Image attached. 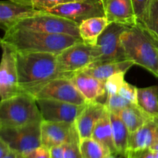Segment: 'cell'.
I'll return each instance as SVG.
<instances>
[{
    "mask_svg": "<svg viewBox=\"0 0 158 158\" xmlns=\"http://www.w3.org/2000/svg\"><path fill=\"white\" fill-rule=\"evenodd\" d=\"M16 62L20 89L33 97L50 81L65 77L59 72L56 54L16 52Z\"/></svg>",
    "mask_w": 158,
    "mask_h": 158,
    "instance_id": "obj_1",
    "label": "cell"
},
{
    "mask_svg": "<svg viewBox=\"0 0 158 158\" xmlns=\"http://www.w3.org/2000/svg\"><path fill=\"white\" fill-rule=\"evenodd\" d=\"M1 42L17 52H48L57 55L69 46L83 42L80 37L64 34H49L23 29L6 31Z\"/></svg>",
    "mask_w": 158,
    "mask_h": 158,
    "instance_id": "obj_2",
    "label": "cell"
},
{
    "mask_svg": "<svg viewBox=\"0 0 158 158\" xmlns=\"http://www.w3.org/2000/svg\"><path fill=\"white\" fill-rule=\"evenodd\" d=\"M127 57L158 77V38L144 27H129L121 35Z\"/></svg>",
    "mask_w": 158,
    "mask_h": 158,
    "instance_id": "obj_3",
    "label": "cell"
},
{
    "mask_svg": "<svg viewBox=\"0 0 158 158\" xmlns=\"http://www.w3.org/2000/svg\"><path fill=\"white\" fill-rule=\"evenodd\" d=\"M43 120L35 97L26 93L1 100L0 127H17Z\"/></svg>",
    "mask_w": 158,
    "mask_h": 158,
    "instance_id": "obj_4",
    "label": "cell"
},
{
    "mask_svg": "<svg viewBox=\"0 0 158 158\" xmlns=\"http://www.w3.org/2000/svg\"><path fill=\"white\" fill-rule=\"evenodd\" d=\"M128 28L118 23H109L94 46V62L89 66L128 60L121 42L122 34Z\"/></svg>",
    "mask_w": 158,
    "mask_h": 158,
    "instance_id": "obj_5",
    "label": "cell"
},
{
    "mask_svg": "<svg viewBox=\"0 0 158 158\" xmlns=\"http://www.w3.org/2000/svg\"><path fill=\"white\" fill-rule=\"evenodd\" d=\"M41 123L37 122L17 127H0V139L12 151L26 157L42 145Z\"/></svg>",
    "mask_w": 158,
    "mask_h": 158,
    "instance_id": "obj_6",
    "label": "cell"
},
{
    "mask_svg": "<svg viewBox=\"0 0 158 158\" xmlns=\"http://www.w3.org/2000/svg\"><path fill=\"white\" fill-rule=\"evenodd\" d=\"M12 29H23L45 33L64 34L80 37L78 24L46 12L23 20Z\"/></svg>",
    "mask_w": 158,
    "mask_h": 158,
    "instance_id": "obj_7",
    "label": "cell"
},
{
    "mask_svg": "<svg viewBox=\"0 0 158 158\" xmlns=\"http://www.w3.org/2000/svg\"><path fill=\"white\" fill-rule=\"evenodd\" d=\"M56 61L59 72L65 77L70 78L94 62V46L83 42L76 43L57 54Z\"/></svg>",
    "mask_w": 158,
    "mask_h": 158,
    "instance_id": "obj_8",
    "label": "cell"
},
{
    "mask_svg": "<svg viewBox=\"0 0 158 158\" xmlns=\"http://www.w3.org/2000/svg\"><path fill=\"white\" fill-rule=\"evenodd\" d=\"M2 48L0 64V97L6 100L23 93L19 85L16 51L11 46L1 42Z\"/></svg>",
    "mask_w": 158,
    "mask_h": 158,
    "instance_id": "obj_9",
    "label": "cell"
},
{
    "mask_svg": "<svg viewBox=\"0 0 158 158\" xmlns=\"http://www.w3.org/2000/svg\"><path fill=\"white\" fill-rule=\"evenodd\" d=\"M46 12L59 15L80 25L94 17L105 16L102 0H83L56 6Z\"/></svg>",
    "mask_w": 158,
    "mask_h": 158,
    "instance_id": "obj_10",
    "label": "cell"
},
{
    "mask_svg": "<svg viewBox=\"0 0 158 158\" xmlns=\"http://www.w3.org/2000/svg\"><path fill=\"white\" fill-rule=\"evenodd\" d=\"M43 120L74 123L86 105H76L52 99H36Z\"/></svg>",
    "mask_w": 158,
    "mask_h": 158,
    "instance_id": "obj_11",
    "label": "cell"
},
{
    "mask_svg": "<svg viewBox=\"0 0 158 158\" xmlns=\"http://www.w3.org/2000/svg\"><path fill=\"white\" fill-rule=\"evenodd\" d=\"M35 97L52 99L76 105H86L88 103L72 80L67 77H60L50 81Z\"/></svg>",
    "mask_w": 158,
    "mask_h": 158,
    "instance_id": "obj_12",
    "label": "cell"
},
{
    "mask_svg": "<svg viewBox=\"0 0 158 158\" xmlns=\"http://www.w3.org/2000/svg\"><path fill=\"white\" fill-rule=\"evenodd\" d=\"M80 140L75 123L42 121L41 143L48 149Z\"/></svg>",
    "mask_w": 158,
    "mask_h": 158,
    "instance_id": "obj_13",
    "label": "cell"
},
{
    "mask_svg": "<svg viewBox=\"0 0 158 158\" xmlns=\"http://www.w3.org/2000/svg\"><path fill=\"white\" fill-rule=\"evenodd\" d=\"M45 11L39 10L32 6H25L12 1H2L0 3V25L5 32L28 18L40 15Z\"/></svg>",
    "mask_w": 158,
    "mask_h": 158,
    "instance_id": "obj_14",
    "label": "cell"
},
{
    "mask_svg": "<svg viewBox=\"0 0 158 158\" xmlns=\"http://www.w3.org/2000/svg\"><path fill=\"white\" fill-rule=\"evenodd\" d=\"M106 111V105L101 102H88L86 103L74 123L80 140L92 137L96 125Z\"/></svg>",
    "mask_w": 158,
    "mask_h": 158,
    "instance_id": "obj_15",
    "label": "cell"
},
{
    "mask_svg": "<svg viewBox=\"0 0 158 158\" xmlns=\"http://www.w3.org/2000/svg\"><path fill=\"white\" fill-rule=\"evenodd\" d=\"M102 2L109 23H115L129 27L137 25L132 0H102Z\"/></svg>",
    "mask_w": 158,
    "mask_h": 158,
    "instance_id": "obj_16",
    "label": "cell"
},
{
    "mask_svg": "<svg viewBox=\"0 0 158 158\" xmlns=\"http://www.w3.org/2000/svg\"><path fill=\"white\" fill-rule=\"evenodd\" d=\"M69 79L87 102L99 101L106 94L105 82L83 71L76 73Z\"/></svg>",
    "mask_w": 158,
    "mask_h": 158,
    "instance_id": "obj_17",
    "label": "cell"
},
{
    "mask_svg": "<svg viewBox=\"0 0 158 158\" xmlns=\"http://www.w3.org/2000/svg\"><path fill=\"white\" fill-rule=\"evenodd\" d=\"M158 142V116L154 117L143 127L131 133L128 151L150 148Z\"/></svg>",
    "mask_w": 158,
    "mask_h": 158,
    "instance_id": "obj_18",
    "label": "cell"
},
{
    "mask_svg": "<svg viewBox=\"0 0 158 158\" xmlns=\"http://www.w3.org/2000/svg\"><path fill=\"white\" fill-rule=\"evenodd\" d=\"M109 24L106 16L94 17L83 21L79 25L80 36L83 43L91 46L97 45L100 35Z\"/></svg>",
    "mask_w": 158,
    "mask_h": 158,
    "instance_id": "obj_19",
    "label": "cell"
},
{
    "mask_svg": "<svg viewBox=\"0 0 158 158\" xmlns=\"http://www.w3.org/2000/svg\"><path fill=\"white\" fill-rule=\"evenodd\" d=\"M134 65V63L130 60L120 62H110V63H102V64L89 66L85 69L83 72L90 75L98 80L105 82L111 76L119 73L127 72L128 69H131Z\"/></svg>",
    "mask_w": 158,
    "mask_h": 158,
    "instance_id": "obj_20",
    "label": "cell"
},
{
    "mask_svg": "<svg viewBox=\"0 0 158 158\" xmlns=\"http://www.w3.org/2000/svg\"><path fill=\"white\" fill-rule=\"evenodd\" d=\"M92 137L107 149L111 155H118L114 143L110 116L108 110L96 125Z\"/></svg>",
    "mask_w": 158,
    "mask_h": 158,
    "instance_id": "obj_21",
    "label": "cell"
},
{
    "mask_svg": "<svg viewBox=\"0 0 158 158\" xmlns=\"http://www.w3.org/2000/svg\"><path fill=\"white\" fill-rule=\"evenodd\" d=\"M114 143L118 155L126 157L128 152L129 138L131 133L120 115L114 113H110Z\"/></svg>",
    "mask_w": 158,
    "mask_h": 158,
    "instance_id": "obj_22",
    "label": "cell"
},
{
    "mask_svg": "<svg viewBox=\"0 0 158 158\" xmlns=\"http://www.w3.org/2000/svg\"><path fill=\"white\" fill-rule=\"evenodd\" d=\"M126 126L127 127L130 133H134L146 123H148L152 117L145 113L137 104H133L125 108L119 114Z\"/></svg>",
    "mask_w": 158,
    "mask_h": 158,
    "instance_id": "obj_23",
    "label": "cell"
},
{
    "mask_svg": "<svg viewBox=\"0 0 158 158\" xmlns=\"http://www.w3.org/2000/svg\"><path fill=\"white\" fill-rule=\"evenodd\" d=\"M137 104L151 117L158 116V86L137 88Z\"/></svg>",
    "mask_w": 158,
    "mask_h": 158,
    "instance_id": "obj_24",
    "label": "cell"
},
{
    "mask_svg": "<svg viewBox=\"0 0 158 158\" xmlns=\"http://www.w3.org/2000/svg\"><path fill=\"white\" fill-rule=\"evenodd\" d=\"M80 149L83 158H106L111 155L107 149L93 137L80 140Z\"/></svg>",
    "mask_w": 158,
    "mask_h": 158,
    "instance_id": "obj_25",
    "label": "cell"
},
{
    "mask_svg": "<svg viewBox=\"0 0 158 158\" xmlns=\"http://www.w3.org/2000/svg\"><path fill=\"white\" fill-rule=\"evenodd\" d=\"M142 27L158 38V0H151Z\"/></svg>",
    "mask_w": 158,
    "mask_h": 158,
    "instance_id": "obj_26",
    "label": "cell"
},
{
    "mask_svg": "<svg viewBox=\"0 0 158 158\" xmlns=\"http://www.w3.org/2000/svg\"><path fill=\"white\" fill-rule=\"evenodd\" d=\"M133 104L134 103L123 98L118 94L106 96V100L105 102V105L108 111L110 113H114L117 114H119L125 108Z\"/></svg>",
    "mask_w": 158,
    "mask_h": 158,
    "instance_id": "obj_27",
    "label": "cell"
},
{
    "mask_svg": "<svg viewBox=\"0 0 158 158\" xmlns=\"http://www.w3.org/2000/svg\"><path fill=\"white\" fill-rule=\"evenodd\" d=\"M125 73H119L111 76L105 81L106 96L118 94L120 87L124 83Z\"/></svg>",
    "mask_w": 158,
    "mask_h": 158,
    "instance_id": "obj_28",
    "label": "cell"
},
{
    "mask_svg": "<svg viewBox=\"0 0 158 158\" xmlns=\"http://www.w3.org/2000/svg\"><path fill=\"white\" fill-rule=\"evenodd\" d=\"M80 1L83 0H33L32 6L39 10L47 12L56 6Z\"/></svg>",
    "mask_w": 158,
    "mask_h": 158,
    "instance_id": "obj_29",
    "label": "cell"
},
{
    "mask_svg": "<svg viewBox=\"0 0 158 158\" xmlns=\"http://www.w3.org/2000/svg\"><path fill=\"white\" fill-rule=\"evenodd\" d=\"M151 0H132L133 7L138 26H143V19L149 7Z\"/></svg>",
    "mask_w": 158,
    "mask_h": 158,
    "instance_id": "obj_30",
    "label": "cell"
},
{
    "mask_svg": "<svg viewBox=\"0 0 158 158\" xmlns=\"http://www.w3.org/2000/svg\"><path fill=\"white\" fill-rule=\"evenodd\" d=\"M118 94L134 104H137V88L128 83L127 82L124 81L119 90Z\"/></svg>",
    "mask_w": 158,
    "mask_h": 158,
    "instance_id": "obj_31",
    "label": "cell"
},
{
    "mask_svg": "<svg viewBox=\"0 0 158 158\" xmlns=\"http://www.w3.org/2000/svg\"><path fill=\"white\" fill-rule=\"evenodd\" d=\"M64 147V158H83L80 149V142L66 143Z\"/></svg>",
    "mask_w": 158,
    "mask_h": 158,
    "instance_id": "obj_32",
    "label": "cell"
},
{
    "mask_svg": "<svg viewBox=\"0 0 158 158\" xmlns=\"http://www.w3.org/2000/svg\"><path fill=\"white\" fill-rule=\"evenodd\" d=\"M125 158H157V157L153 150L146 148L137 151H128Z\"/></svg>",
    "mask_w": 158,
    "mask_h": 158,
    "instance_id": "obj_33",
    "label": "cell"
},
{
    "mask_svg": "<svg viewBox=\"0 0 158 158\" xmlns=\"http://www.w3.org/2000/svg\"><path fill=\"white\" fill-rule=\"evenodd\" d=\"M26 158H50L49 149L41 145L39 148H35L31 151L29 154L25 157Z\"/></svg>",
    "mask_w": 158,
    "mask_h": 158,
    "instance_id": "obj_34",
    "label": "cell"
},
{
    "mask_svg": "<svg viewBox=\"0 0 158 158\" xmlns=\"http://www.w3.org/2000/svg\"><path fill=\"white\" fill-rule=\"evenodd\" d=\"M50 158H64V147L57 146L49 149Z\"/></svg>",
    "mask_w": 158,
    "mask_h": 158,
    "instance_id": "obj_35",
    "label": "cell"
},
{
    "mask_svg": "<svg viewBox=\"0 0 158 158\" xmlns=\"http://www.w3.org/2000/svg\"><path fill=\"white\" fill-rule=\"evenodd\" d=\"M9 1L19 3V4L25 5V6H32V3H33V0H9Z\"/></svg>",
    "mask_w": 158,
    "mask_h": 158,
    "instance_id": "obj_36",
    "label": "cell"
},
{
    "mask_svg": "<svg viewBox=\"0 0 158 158\" xmlns=\"http://www.w3.org/2000/svg\"><path fill=\"white\" fill-rule=\"evenodd\" d=\"M106 158H120V157H117V156H114V155H110V156H108V157H106Z\"/></svg>",
    "mask_w": 158,
    "mask_h": 158,
    "instance_id": "obj_37",
    "label": "cell"
},
{
    "mask_svg": "<svg viewBox=\"0 0 158 158\" xmlns=\"http://www.w3.org/2000/svg\"><path fill=\"white\" fill-rule=\"evenodd\" d=\"M154 151V153H155L156 157H157V158H158V151Z\"/></svg>",
    "mask_w": 158,
    "mask_h": 158,
    "instance_id": "obj_38",
    "label": "cell"
}]
</instances>
